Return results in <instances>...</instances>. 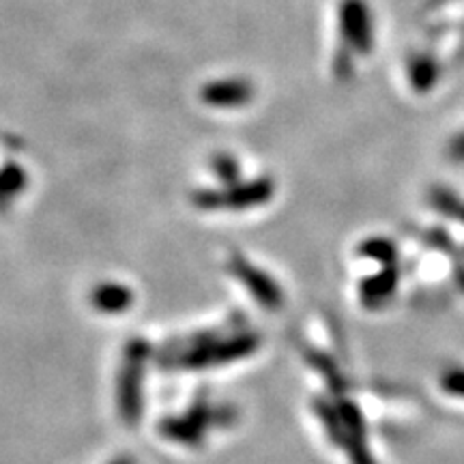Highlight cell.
<instances>
[{
    "mask_svg": "<svg viewBox=\"0 0 464 464\" xmlns=\"http://www.w3.org/2000/svg\"><path fill=\"white\" fill-rule=\"evenodd\" d=\"M258 346L260 340L254 334H200L177 348L174 355L166 357V363L170 368L181 370H208L239 362V359L252 355Z\"/></svg>",
    "mask_w": 464,
    "mask_h": 464,
    "instance_id": "1",
    "label": "cell"
},
{
    "mask_svg": "<svg viewBox=\"0 0 464 464\" xmlns=\"http://www.w3.org/2000/svg\"><path fill=\"white\" fill-rule=\"evenodd\" d=\"M149 362L147 342L133 340L127 346L123 365L119 370V382H116V406H119V417L127 426L140 421L142 404H144V368Z\"/></svg>",
    "mask_w": 464,
    "mask_h": 464,
    "instance_id": "2",
    "label": "cell"
},
{
    "mask_svg": "<svg viewBox=\"0 0 464 464\" xmlns=\"http://www.w3.org/2000/svg\"><path fill=\"white\" fill-rule=\"evenodd\" d=\"M218 420H222V413L216 409H211L208 404H198L194 409L188 411V415L181 417H170V420L161 421L160 432L164 434L168 440L181 445H200L208 428L213 426Z\"/></svg>",
    "mask_w": 464,
    "mask_h": 464,
    "instance_id": "3",
    "label": "cell"
},
{
    "mask_svg": "<svg viewBox=\"0 0 464 464\" xmlns=\"http://www.w3.org/2000/svg\"><path fill=\"white\" fill-rule=\"evenodd\" d=\"M230 271L232 276L249 290V295H252L260 305L269 307V310H276V307L282 305L280 286H277L269 276L256 269V266L246 263L243 258H235L230 265Z\"/></svg>",
    "mask_w": 464,
    "mask_h": 464,
    "instance_id": "4",
    "label": "cell"
},
{
    "mask_svg": "<svg viewBox=\"0 0 464 464\" xmlns=\"http://www.w3.org/2000/svg\"><path fill=\"white\" fill-rule=\"evenodd\" d=\"M342 28L346 31L348 42L363 54L372 50V20L363 0H346L342 5Z\"/></svg>",
    "mask_w": 464,
    "mask_h": 464,
    "instance_id": "5",
    "label": "cell"
},
{
    "mask_svg": "<svg viewBox=\"0 0 464 464\" xmlns=\"http://www.w3.org/2000/svg\"><path fill=\"white\" fill-rule=\"evenodd\" d=\"M91 304L103 314H123L133 304V293L123 284H100L91 295Z\"/></svg>",
    "mask_w": 464,
    "mask_h": 464,
    "instance_id": "6",
    "label": "cell"
},
{
    "mask_svg": "<svg viewBox=\"0 0 464 464\" xmlns=\"http://www.w3.org/2000/svg\"><path fill=\"white\" fill-rule=\"evenodd\" d=\"M434 78H437V67H434L430 58H415L413 65H411V82H413L415 89H432Z\"/></svg>",
    "mask_w": 464,
    "mask_h": 464,
    "instance_id": "7",
    "label": "cell"
},
{
    "mask_svg": "<svg viewBox=\"0 0 464 464\" xmlns=\"http://www.w3.org/2000/svg\"><path fill=\"white\" fill-rule=\"evenodd\" d=\"M450 153H451V160L464 161V133H462V136H458L454 142H451Z\"/></svg>",
    "mask_w": 464,
    "mask_h": 464,
    "instance_id": "8",
    "label": "cell"
},
{
    "mask_svg": "<svg viewBox=\"0 0 464 464\" xmlns=\"http://www.w3.org/2000/svg\"><path fill=\"white\" fill-rule=\"evenodd\" d=\"M114 464H131V460H119V462H114Z\"/></svg>",
    "mask_w": 464,
    "mask_h": 464,
    "instance_id": "9",
    "label": "cell"
}]
</instances>
